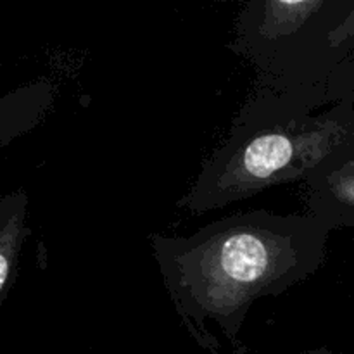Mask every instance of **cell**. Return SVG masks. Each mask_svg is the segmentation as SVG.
Instances as JSON below:
<instances>
[{
    "mask_svg": "<svg viewBox=\"0 0 354 354\" xmlns=\"http://www.w3.org/2000/svg\"><path fill=\"white\" fill-rule=\"evenodd\" d=\"M28 203L23 189L0 197V304L16 282L19 254L30 235Z\"/></svg>",
    "mask_w": 354,
    "mask_h": 354,
    "instance_id": "4",
    "label": "cell"
},
{
    "mask_svg": "<svg viewBox=\"0 0 354 354\" xmlns=\"http://www.w3.org/2000/svg\"><path fill=\"white\" fill-rule=\"evenodd\" d=\"M303 354H328V353H325L324 349H317V351H306V353H303Z\"/></svg>",
    "mask_w": 354,
    "mask_h": 354,
    "instance_id": "5",
    "label": "cell"
},
{
    "mask_svg": "<svg viewBox=\"0 0 354 354\" xmlns=\"http://www.w3.org/2000/svg\"><path fill=\"white\" fill-rule=\"evenodd\" d=\"M328 225L313 214H232L192 235L149 237L162 283L190 335L214 349L213 327L239 344L254 301L280 296L320 266Z\"/></svg>",
    "mask_w": 354,
    "mask_h": 354,
    "instance_id": "1",
    "label": "cell"
},
{
    "mask_svg": "<svg viewBox=\"0 0 354 354\" xmlns=\"http://www.w3.org/2000/svg\"><path fill=\"white\" fill-rule=\"evenodd\" d=\"M310 97L265 90L245 104L223 144L180 201L194 214L304 183L330 161L334 124L310 116Z\"/></svg>",
    "mask_w": 354,
    "mask_h": 354,
    "instance_id": "2",
    "label": "cell"
},
{
    "mask_svg": "<svg viewBox=\"0 0 354 354\" xmlns=\"http://www.w3.org/2000/svg\"><path fill=\"white\" fill-rule=\"evenodd\" d=\"M50 82H33L0 97V149L44 121L54 104Z\"/></svg>",
    "mask_w": 354,
    "mask_h": 354,
    "instance_id": "3",
    "label": "cell"
},
{
    "mask_svg": "<svg viewBox=\"0 0 354 354\" xmlns=\"http://www.w3.org/2000/svg\"><path fill=\"white\" fill-rule=\"evenodd\" d=\"M354 197V187H353V190H349V192L348 194H346V197Z\"/></svg>",
    "mask_w": 354,
    "mask_h": 354,
    "instance_id": "6",
    "label": "cell"
}]
</instances>
